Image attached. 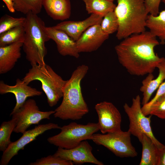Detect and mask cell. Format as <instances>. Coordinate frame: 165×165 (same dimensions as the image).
Returning <instances> with one entry per match:
<instances>
[{
  "mask_svg": "<svg viewBox=\"0 0 165 165\" xmlns=\"http://www.w3.org/2000/svg\"><path fill=\"white\" fill-rule=\"evenodd\" d=\"M123 39L115 47L120 64L132 75L143 76L152 73L163 57L155 52L160 44L156 38L145 31Z\"/></svg>",
  "mask_w": 165,
  "mask_h": 165,
  "instance_id": "cell-1",
  "label": "cell"
},
{
  "mask_svg": "<svg viewBox=\"0 0 165 165\" xmlns=\"http://www.w3.org/2000/svg\"><path fill=\"white\" fill-rule=\"evenodd\" d=\"M89 69L87 65L82 64L73 72L64 87L62 101L54 110L55 118L63 120H79L88 113L89 108L82 96L81 83Z\"/></svg>",
  "mask_w": 165,
  "mask_h": 165,
  "instance_id": "cell-2",
  "label": "cell"
},
{
  "mask_svg": "<svg viewBox=\"0 0 165 165\" xmlns=\"http://www.w3.org/2000/svg\"><path fill=\"white\" fill-rule=\"evenodd\" d=\"M145 0H117L114 10L117 17L119 27L116 37L123 39L134 34L146 31L148 13Z\"/></svg>",
  "mask_w": 165,
  "mask_h": 165,
  "instance_id": "cell-3",
  "label": "cell"
},
{
  "mask_svg": "<svg viewBox=\"0 0 165 165\" xmlns=\"http://www.w3.org/2000/svg\"><path fill=\"white\" fill-rule=\"evenodd\" d=\"M26 18L22 47L26 58L31 66L44 65L47 53L45 43L50 39L46 31L45 23L37 15L31 12L27 13Z\"/></svg>",
  "mask_w": 165,
  "mask_h": 165,
  "instance_id": "cell-4",
  "label": "cell"
},
{
  "mask_svg": "<svg viewBox=\"0 0 165 165\" xmlns=\"http://www.w3.org/2000/svg\"><path fill=\"white\" fill-rule=\"evenodd\" d=\"M22 80L27 84L34 80L40 82L50 106L55 105L63 96V90L68 80H64L49 65L31 66Z\"/></svg>",
  "mask_w": 165,
  "mask_h": 165,
  "instance_id": "cell-5",
  "label": "cell"
},
{
  "mask_svg": "<svg viewBox=\"0 0 165 165\" xmlns=\"http://www.w3.org/2000/svg\"><path fill=\"white\" fill-rule=\"evenodd\" d=\"M60 129L59 134L49 137L47 140L51 144L66 149L75 147L83 141L91 140L93 134L100 130L98 123L83 125L72 122Z\"/></svg>",
  "mask_w": 165,
  "mask_h": 165,
  "instance_id": "cell-6",
  "label": "cell"
},
{
  "mask_svg": "<svg viewBox=\"0 0 165 165\" xmlns=\"http://www.w3.org/2000/svg\"><path fill=\"white\" fill-rule=\"evenodd\" d=\"M141 97L138 95L133 98L132 104L129 106L125 103L123 106L124 110L129 121L128 130L131 134L137 137L140 142L143 135L149 137L157 146L160 148L163 145L154 136L151 126V117H147L143 113L141 106Z\"/></svg>",
  "mask_w": 165,
  "mask_h": 165,
  "instance_id": "cell-7",
  "label": "cell"
},
{
  "mask_svg": "<svg viewBox=\"0 0 165 165\" xmlns=\"http://www.w3.org/2000/svg\"><path fill=\"white\" fill-rule=\"evenodd\" d=\"M130 133L122 130L106 134L94 133L91 139L96 144L102 145L118 157H134L138 153L131 141Z\"/></svg>",
  "mask_w": 165,
  "mask_h": 165,
  "instance_id": "cell-8",
  "label": "cell"
},
{
  "mask_svg": "<svg viewBox=\"0 0 165 165\" xmlns=\"http://www.w3.org/2000/svg\"><path fill=\"white\" fill-rule=\"evenodd\" d=\"M54 113V111L52 110L41 111L34 99L27 100L17 111L10 114L17 120L13 132L23 134L31 125H38L43 119H50V116Z\"/></svg>",
  "mask_w": 165,
  "mask_h": 165,
  "instance_id": "cell-9",
  "label": "cell"
},
{
  "mask_svg": "<svg viewBox=\"0 0 165 165\" xmlns=\"http://www.w3.org/2000/svg\"><path fill=\"white\" fill-rule=\"evenodd\" d=\"M57 124L49 123L40 124L34 128L27 130L22 136L15 141L12 142L7 149L3 152L0 162V165H8L11 159L18 154L19 151L24 149L27 144L36 139L39 135L46 131L53 129H60Z\"/></svg>",
  "mask_w": 165,
  "mask_h": 165,
  "instance_id": "cell-10",
  "label": "cell"
},
{
  "mask_svg": "<svg viewBox=\"0 0 165 165\" xmlns=\"http://www.w3.org/2000/svg\"><path fill=\"white\" fill-rule=\"evenodd\" d=\"M98 118L100 130L103 134L121 130V114L115 105L109 102L104 101L94 107Z\"/></svg>",
  "mask_w": 165,
  "mask_h": 165,
  "instance_id": "cell-11",
  "label": "cell"
},
{
  "mask_svg": "<svg viewBox=\"0 0 165 165\" xmlns=\"http://www.w3.org/2000/svg\"><path fill=\"white\" fill-rule=\"evenodd\" d=\"M92 147L88 141L84 140L72 148L66 149L58 147L53 155L77 164L90 163L97 165H103L102 162L97 160L94 156L92 152Z\"/></svg>",
  "mask_w": 165,
  "mask_h": 165,
  "instance_id": "cell-12",
  "label": "cell"
},
{
  "mask_svg": "<svg viewBox=\"0 0 165 165\" xmlns=\"http://www.w3.org/2000/svg\"><path fill=\"white\" fill-rule=\"evenodd\" d=\"M109 35L102 30L100 24L89 28L76 41L79 53L91 52L97 50L107 39Z\"/></svg>",
  "mask_w": 165,
  "mask_h": 165,
  "instance_id": "cell-13",
  "label": "cell"
},
{
  "mask_svg": "<svg viewBox=\"0 0 165 165\" xmlns=\"http://www.w3.org/2000/svg\"><path fill=\"white\" fill-rule=\"evenodd\" d=\"M23 80L17 79L13 86L6 84L3 81L0 82V94H13L15 97L16 104L10 114L17 111L29 97L41 95L42 92L28 85Z\"/></svg>",
  "mask_w": 165,
  "mask_h": 165,
  "instance_id": "cell-14",
  "label": "cell"
},
{
  "mask_svg": "<svg viewBox=\"0 0 165 165\" xmlns=\"http://www.w3.org/2000/svg\"><path fill=\"white\" fill-rule=\"evenodd\" d=\"M45 30L50 39L56 43L57 51L63 56H69L78 58L79 57L76 42L65 32L53 27H46Z\"/></svg>",
  "mask_w": 165,
  "mask_h": 165,
  "instance_id": "cell-15",
  "label": "cell"
},
{
  "mask_svg": "<svg viewBox=\"0 0 165 165\" xmlns=\"http://www.w3.org/2000/svg\"><path fill=\"white\" fill-rule=\"evenodd\" d=\"M103 18L97 15L92 14L84 20L63 21L53 27L63 31L76 42L89 28L95 24H101Z\"/></svg>",
  "mask_w": 165,
  "mask_h": 165,
  "instance_id": "cell-16",
  "label": "cell"
},
{
  "mask_svg": "<svg viewBox=\"0 0 165 165\" xmlns=\"http://www.w3.org/2000/svg\"><path fill=\"white\" fill-rule=\"evenodd\" d=\"M157 68L159 74L156 78L152 73L148 74L147 77L142 82L140 90L143 93L141 102L142 105L147 104L149 101L153 93L157 89L160 85L165 80V58L163 57Z\"/></svg>",
  "mask_w": 165,
  "mask_h": 165,
  "instance_id": "cell-17",
  "label": "cell"
},
{
  "mask_svg": "<svg viewBox=\"0 0 165 165\" xmlns=\"http://www.w3.org/2000/svg\"><path fill=\"white\" fill-rule=\"evenodd\" d=\"M23 42H17L0 47V74L11 70L21 56V50Z\"/></svg>",
  "mask_w": 165,
  "mask_h": 165,
  "instance_id": "cell-18",
  "label": "cell"
},
{
  "mask_svg": "<svg viewBox=\"0 0 165 165\" xmlns=\"http://www.w3.org/2000/svg\"><path fill=\"white\" fill-rule=\"evenodd\" d=\"M42 4L47 14L54 20L64 21L70 16V0H43Z\"/></svg>",
  "mask_w": 165,
  "mask_h": 165,
  "instance_id": "cell-19",
  "label": "cell"
},
{
  "mask_svg": "<svg viewBox=\"0 0 165 165\" xmlns=\"http://www.w3.org/2000/svg\"><path fill=\"white\" fill-rule=\"evenodd\" d=\"M142 145V152L140 165H158V148L151 139L143 134L140 142Z\"/></svg>",
  "mask_w": 165,
  "mask_h": 165,
  "instance_id": "cell-20",
  "label": "cell"
},
{
  "mask_svg": "<svg viewBox=\"0 0 165 165\" xmlns=\"http://www.w3.org/2000/svg\"><path fill=\"white\" fill-rule=\"evenodd\" d=\"M146 26L152 35L159 38L160 44L165 45V10L157 16L148 15Z\"/></svg>",
  "mask_w": 165,
  "mask_h": 165,
  "instance_id": "cell-21",
  "label": "cell"
},
{
  "mask_svg": "<svg viewBox=\"0 0 165 165\" xmlns=\"http://www.w3.org/2000/svg\"><path fill=\"white\" fill-rule=\"evenodd\" d=\"M88 14H94L104 17L108 13L114 11L116 5L107 0H83Z\"/></svg>",
  "mask_w": 165,
  "mask_h": 165,
  "instance_id": "cell-22",
  "label": "cell"
},
{
  "mask_svg": "<svg viewBox=\"0 0 165 165\" xmlns=\"http://www.w3.org/2000/svg\"><path fill=\"white\" fill-rule=\"evenodd\" d=\"M25 35L24 26L10 29L0 34V47L4 46L17 42L24 41Z\"/></svg>",
  "mask_w": 165,
  "mask_h": 165,
  "instance_id": "cell-23",
  "label": "cell"
},
{
  "mask_svg": "<svg viewBox=\"0 0 165 165\" xmlns=\"http://www.w3.org/2000/svg\"><path fill=\"white\" fill-rule=\"evenodd\" d=\"M43 0H13L15 11L26 15L29 12L37 15L42 7Z\"/></svg>",
  "mask_w": 165,
  "mask_h": 165,
  "instance_id": "cell-24",
  "label": "cell"
},
{
  "mask_svg": "<svg viewBox=\"0 0 165 165\" xmlns=\"http://www.w3.org/2000/svg\"><path fill=\"white\" fill-rule=\"evenodd\" d=\"M16 123V119L13 117L9 121L2 123L0 127V151L4 152L12 142L10 141V136Z\"/></svg>",
  "mask_w": 165,
  "mask_h": 165,
  "instance_id": "cell-25",
  "label": "cell"
},
{
  "mask_svg": "<svg viewBox=\"0 0 165 165\" xmlns=\"http://www.w3.org/2000/svg\"><path fill=\"white\" fill-rule=\"evenodd\" d=\"M103 17L100 24L102 31L108 35L117 31L119 23L114 11L108 13Z\"/></svg>",
  "mask_w": 165,
  "mask_h": 165,
  "instance_id": "cell-26",
  "label": "cell"
},
{
  "mask_svg": "<svg viewBox=\"0 0 165 165\" xmlns=\"http://www.w3.org/2000/svg\"><path fill=\"white\" fill-rule=\"evenodd\" d=\"M26 18H15L6 14L0 19V34L14 28L24 26Z\"/></svg>",
  "mask_w": 165,
  "mask_h": 165,
  "instance_id": "cell-27",
  "label": "cell"
},
{
  "mask_svg": "<svg viewBox=\"0 0 165 165\" xmlns=\"http://www.w3.org/2000/svg\"><path fill=\"white\" fill-rule=\"evenodd\" d=\"M72 161L64 159L59 157L49 155L37 159L35 162L30 163L29 165H73Z\"/></svg>",
  "mask_w": 165,
  "mask_h": 165,
  "instance_id": "cell-28",
  "label": "cell"
},
{
  "mask_svg": "<svg viewBox=\"0 0 165 165\" xmlns=\"http://www.w3.org/2000/svg\"><path fill=\"white\" fill-rule=\"evenodd\" d=\"M154 115L165 119V94L158 98L150 107L148 115Z\"/></svg>",
  "mask_w": 165,
  "mask_h": 165,
  "instance_id": "cell-29",
  "label": "cell"
},
{
  "mask_svg": "<svg viewBox=\"0 0 165 165\" xmlns=\"http://www.w3.org/2000/svg\"><path fill=\"white\" fill-rule=\"evenodd\" d=\"M154 97L147 104L143 105L142 111L145 115H148V110L151 105L158 98L165 94V80L160 85L157 89Z\"/></svg>",
  "mask_w": 165,
  "mask_h": 165,
  "instance_id": "cell-30",
  "label": "cell"
},
{
  "mask_svg": "<svg viewBox=\"0 0 165 165\" xmlns=\"http://www.w3.org/2000/svg\"><path fill=\"white\" fill-rule=\"evenodd\" d=\"M162 0H145L146 9L148 13L157 16L159 13L160 5Z\"/></svg>",
  "mask_w": 165,
  "mask_h": 165,
  "instance_id": "cell-31",
  "label": "cell"
},
{
  "mask_svg": "<svg viewBox=\"0 0 165 165\" xmlns=\"http://www.w3.org/2000/svg\"><path fill=\"white\" fill-rule=\"evenodd\" d=\"M159 159L158 165H165V145L158 148Z\"/></svg>",
  "mask_w": 165,
  "mask_h": 165,
  "instance_id": "cell-32",
  "label": "cell"
},
{
  "mask_svg": "<svg viewBox=\"0 0 165 165\" xmlns=\"http://www.w3.org/2000/svg\"><path fill=\"white\" fill-rule=\"evenodd\" d=\"M5 3L8 9L11 13H14L15 10L14 8L13 0H2Z\"/></svg>",
  "mask_w": 165,
  "mask_h": 165,
  "instance_id": "cell-33",
  "label": "cell"
},
{
  "mask_svg": "<svg viewBox=\"0 0 165 165\" xmlns=\"http://www.w3.org/2000/svg\"><path fill=\"white\" fill-rule=\"evenodd\" d=\"M162 2L165 4V0H163Z\"/></svg>",
  "mask_w": 165,
  "mask_h": 165,
  "instance_id": "cell-34",
  "label": "cell"
},
{
  "mask_svg": "<svg viewBox=\"0 0 165 165\" xmlns=\"http://www.w3.org/2000/svg\"><path fill=\"white\" fill-rule=\"evenodd\" d=\"M107 0L112 1V2H113L115 0Z\"/></svg>",
  "mask_w": 165,
  "mask_h": 165,
  "instance_id": "cell-35",
  "label": "cell"
}]
</instances>
